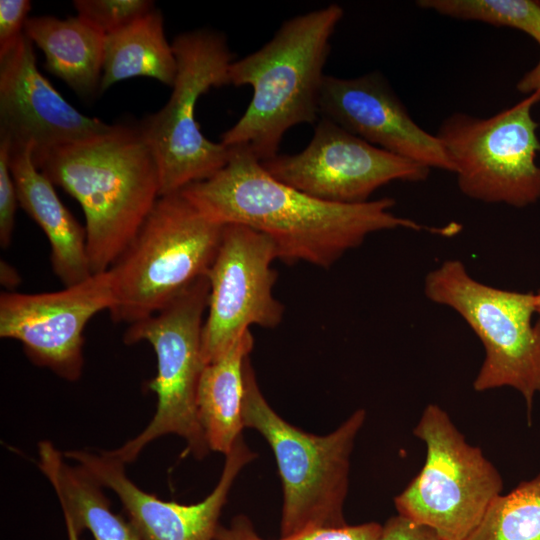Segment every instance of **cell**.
<instances>
[{"mask_svg": "<svg viewBox=\"0 0 540 540\" xmlns=\"http://www.w3.org/2000/svg\"><path fill=\"white\" fill-rule=\"evenodd\" d=\"M231 148L222 169L181 192L212 221L267 235L283 262L330 268L373 233L424 229L394 214L391 198L357 204L320 200L275 179L246 148Z\"/></svg>", "mask_w": 540, "mask_h": 540, "instance_id": "6da1fadb", "label": "cell"}, {"mask_svg": "<svg viewBox=\"0 0 540 540\" xmlns=\"http://www.w3.org/2000/svg\"><path fill=\"white\" fill-rule=\"evenodd\" d=\"M36 166L80 204L93 274L109 270L160 197L157 163L139 125H113Z\"/></svg>", "mask_w": 540, "mask_h": 540, "instance_id": "7a4b0ae2", "label": "cell"}, {"mask_svg": "<svg viewBox=\"0 0 540 540\" xmlns=\"http://www.w3.org/2000/svg\"><path fill=\"white\" fill-rule=\"evenodd\" d=\"M344 15L338 4L295 16L257 51L232 61L227 85H249L252 99L240 119L221 135L227 147H244L259 161L278 154L285 133L316 124L331 38Z\"/></svg>", "mask_w": 540, "mask_h": 540, "instance_id": "3957f363", "label": "cell"}, {"mask_svg": "<svg viewBox=\"0 0 540 540\" xmlns=\"http://www.w3.org/2000/svg\"><path fill=\"white\" fill-rule=\"evenodd\" d=\"M244 427L271 447L283 488L280 537L347 525L344 503L355 438L366 419L357 409L333 432L319 436L291 425L263 396L248 357L244 364Z\"/></svg>", "mask_w": 540, "mask_h": 540, "instance_id": "277c9868", "label": "cell"}, {"mask_svg": "<svg viewBox=\"0 0 540 540\" xmlns=\"http://www.w3.org/2000/svg\"><path fill=\"white\" fill-rule=\"evenodd\" d=\"M224 225L181 192L160 196L135 237L109 268L114 322L129 325L168 305L207 273Z\"/></svg>", "mask_w": 540, "mask_h": 540, "instance_id": "5b68a950", "label": "cell"}, {"mask_svg": "<svg viewBox=\"0 0 540 540\" xmlns=\"http://www.w3.org/2000/svg\"><path fill=\"white\" fill-rule=\"evenodd\" d=\"M425 296L455 311L480 339L485 356L473 381L477 392L511 387L523 396L528 422L540 393V316L536 294L484 284L457 259L446 260L424 280Z\"/></svg>", "mask_w": 540, "mask_h": 540, "instance_id": "8992f818", "label": "cell"}, {"mask_svg": "<svg viewBox=\"0 0 540 540\" xmlns=\"http://www.w3.org/2000/svg\"><path fill=\"white\" fill-rule=\"evenodd\" d=\"M209 281L201 277L156 314L132 323L124 343L148 342L156 355L157 373L148 382L156 394V412L133 439L110 450L125 464L161 436L176 434L186 441V452L202 459L209 447L200 425L196 395L201 372L202 332L209 300Z\"/></svg>", "mask_w": 540, "mask_h": 540, "instance_id": "52a82bcc", "label": "cell"}, {"mask_svg": "<svg viewBox=\"0 0 540 540\" xmlns=\"http://www.w3.org/2000/svg\"><path fill=\"white\" fill-rule=\"evenodd\" d=\"M413 434L425 443L426 459L394 498L398 515L430 528L441 540H466L501 494L502 476L437 404L424 408Z\"/></svg>", "mask_w": 540, "mask_h": 540, "instance_id": "ba28073f", "label": "cell"}, {"mask_svg": "<svg viewBox=\"0 0 540 540\" xmlns=\"http://www.w3.org/2000/svg\"><path fill=\"white\" fill-rule=\"evenodd\" d=\"M172 48L177 74L167 103L139 125L157 163L160 196L205 180L229 161L232 148L215 143L200 131L195 109L200 96L227 85L233 61L227 40L211 29L175 37Z\"/></svg>", "mask_w": 540, "mask_h": 540, "instance_id": "9c48e42d", "label": "cell"}, {"mask_svg": "<svg viewBox=\"0 0 540 540\" xmlns=\"http://www.w3.org/2000/svg\"><path fill=\"white\" fill-rule=\"evenodd\" d=\"M539 101L536 91L490 117L456 112L441 123L436 136L465 196L517 208L540 199L539 124L531 113Z\"/></svg>", "mask_w": 540, "mask_h": 540, "instance_id": "30bf717a", "label": "cell"}, {"mask_svg": "<svg viewBox=\"0 0 540 540\" xmlns=\"http://www.w3.org/2000/svg\"><path fill=\"white\" fill-rule=\"evenodd\" d=\"M278 259L274 242L240 224L224 225L207 273L210 291L202 332L204 366L222 357L252 325L277 327L284 306L273 295Z\"/></svg>", "mask_w": 540, "mask_h": 540, "instance_id": "8fae6325", "label": "cell"}, {"mask_svg": "<svg viewBox=\"0 0 540 540\" xmlns=\"http://www.w3.org/2000/svg\"><path fill=\"white\" fill-rule=\"evenodd\" d=\"M275 179L320 200L357 204L369 201L393 181H425L430 169L394 155L320 117L310 143L296 154L260 161Z\"/></svg>", "mask_w": 540, "mask_h": 540, "instance_id": "7c38bea8", "label": "cell"}, {"mask_svg": "<svg viewBox=\"0 0 540 540\" xmlns=\"http://www.w3.org/2000/svg\"><path fill=\"white\" fill-rule=\"evenodd\" d=\"M114 298L109 272L43 293L5 291L0 295V337L22 344L35 365L76 381L84 366V330Z\"/></svg>", "mask_w": 540, "mask_h": 540, "instance_id": "4fadbf2b", "label": "cell"}, {"mask_svg": "<svg viewBox=\"0 0 540 540\" xmlns=\"http://www.w3.org/2000/svg\"><path fill=\"white\" fill-rule=\"evenodd\" d=\"M112 126L82 114L59 94L39 71L25 33L0 53V139L10 149H30L37 165L54 150Z\"/></svg>", "mask_w": 540, "mask_h": 540, "instance_id": "5bb4252c", "label": "cell"}, {"mask_svg": "<svg viewBox=\"0 0 540 540\" xmlns=\"http://www.w3.org/2000/svg\"><path fill=\"white\" fill-rule=\"evenodd\" d=\"M64 456L118 496L142 540H215L232 485L242 468L255 459L256 453L241 435L225 455L222 474L214 490L194 504L165 501L145 492L127 476L126 464L111 451L71 450Z\"/></svg>", "mask_w": 540, "mask_h": 540, "instance_id": "9a60e30c", "label": "cell"}, {"mask_svg": "<svg viewBox=\"0 0 540 540\" xmlns=\"http://www.w3.org/2000/svg\"><path fill=\"white\" fill-rule=\"evenodd\" d=\"M320 117L399 157L429 169L454 172L436 134L421 128L385 78L372 72L354 78L325 75Z\"/></svg>", "mask_w": 540, "mask_h": 540, "instance_id": "2e32d148", "label": "cell"}, {"mask_svg": "<svg viewBox=\"0 0 540 540\" xmlns=\"http://www.w3.org/2000/svg\"><path fill=\"white\" fill-rule=\"evenodd\" d=\"M10 168L23 210L50 244L52 271L64 287L93 275L83 227L63 205L53 183L35 165L30 149H10Z\"/></svg>", "mask_w": 540, "mask_h": 540, "instance_id": "e0dca14e", "label": "cell"}, {"mask_svg": "<svg viewBox=\"0 0 540 540\" xmlns=\"http://www.w3.org/2000/svg\"><path fill=\"white\" fill-rule=\"evenodd\" d=\"M38 466L53 487L66 526L79 535L88 530L94 540H142L127 519L112 511L103 486L84 468L70 465L53 443L38 444Z\"/></svg>", "mask_w": 540, "mask_h": 540, "instance_id": "ac0fdd59", "label": "cell"}, {"mask_svg": "<svg viewBox=\"0 0 540 540\" xmlns=\"http://www.w3.org/2000/svg\"><path fill=\"white\" fill-rule=\"evenodd\" d=\"M24 33L45 55V68L75 93L99 92L105 35L77 17H30Z\"/></svg>", "mask_w": 540, "mask_h": 540, "instance_id": "d6986e66", "label": "cell"}, {"mask_svg": "<svg viewBox=\"0 0 540 540\" xmlns=\"http://www.w3.org/2000/svg\"><path fill=\"white\" fill-rule=\"evenodd\" d=\"M254 346L246 331L218 360L206 364L197 387L196 406L210 450L226 455L242 435L244 364Z\"/></svg>", "mask_w": 540, "mask_h": 540, "instance_id": "ffe728a7", "label": "cell"}, {"mask_svg": "<svg viewBox=\"0 0 540 540\" xmlns=\"http://www.w3.org/2000/svg\"><path fill=\"white\" fill-rule=\"evenodd\" d=\"M177 59L167 41L162 13L154 9L125 28L105 36L99 92L132 77H151L171 86Z\"/></svg>", "mask_w": 540, "mask_h": 540, "instance_id": "44dd1931", "label": "cell"}, {"mask_svg": "<svg viewBox=\"0 0 540 540\" xmlns=\"http://www.w3.org/2000/svg\"><path fill=\"white\" fill-rule=\"evenodd\" d=\"M466 540H540V474L497 496Z\"/></svg>", "mask_w": 540, "mask_h": 540, "instance_id": "7402d4cb", "label": "cell"}, {"mask_svg": "<svg viewBox=\"0 0 540 540\" xmlns=\"http://www.w3.org/2000/svg\"><path fill=\"white\" fill-rule=\"evenodd\" d=\"M416 4L450 18L523 31L540 46L538 0H419Z\"/></svg>", "mask_w": 540, "mask_h": 540, "instance_id": "603a6c76", "label": "cell"}, {"mask_svg": "<svg viewBox=\"0 0 540 540\" xmlns=\"http://www.w3.org/2000/svg\"><path fill=\"white\" fill-rule=\"evenodd\" d=\"M77 16L105 36L130 25L154 10L150 0H76Z\"/></svg>", "mask_w": 540, "mask_h": 540, "instance_id": "cb8c5ba5", "label": "cell"}, {"mask_svg": "<svg viewBox=\"0 0 540 540\" xmlns=\"http://www.w3.org/2000/svg\"><path fill=\"white\" fill-rule=\"evenodd\" d=\"M17 190L10 168V145L0 139V245L7 248L12 240L15 213L18 204Z\"/></svg>", "mask_w": 540, "mask_h": 540, "instance_id": "d4e9b609", "label": "cell"}, {"mask_svg": "<svg viewBox=\"0 0 540 540\" xmlns=\"http://www.w3.org/2000/svg\"><path fill=\"white\" fill-rule=\"evenodd\" d=\"M382 525L367 522L359 525H345L338 528H320L307 530L294 535L280 537L277 540H379ZM249 540H265L254 530Z\"/></svg>", "mask_w": 540, "mask_h": 540, "instance_id": "484cf974", "label": "cell"}, {"mask_svg": "<svg viewBox=\"0 0 540 540\" xmlns=\"http://www.w3.org/2000/svg\"><path fill=\"white\" fill-rule=\"evenodd\" d=\"M30 9L28 0L0 1V53L10 48L24 33Z\"/></svg>", "mask_w": 540, "mask_h": 540, "instance_id": "4316f807", "label": "cell"}, {"mask_svg": "<svg viewBox=\"0 0 540 540\" xmlns=\"http://www.w3.org/2000/svg\"><path fill=\"white\" fill-rule=\"evenodd\" d=\"M379 540H441L430 528L396 515L382 525Z\"/></svg>", "mask_w": 540, "mask_h": 540, "instance_id": "83f0119b", "label": "cell"}, {"mask_svg": "<svg viewBox=\"0 0 540 540\" xmlns=\"http://www.w3.org/2000/svg\"><path fill=\"white\" fill-rule=\"evenodd\" d=\"M516 88L528 95L540 91V58L537 64L518 81Z\"/></svg>", "mask_w": 540, "mask_h": 540, "instance_id": "f1b7e54d", "label": "cell"}, {"mask_svg": "<svg viewBox=\"0 0 540 540\" xmlns=\"http://www.w3.org/2000/svg\"><path fill=\"white\" fill-rule=\"evenodd\" d=\"M20 275L10 264L1 260L0 262V281L2 286L8 290L15 289L20 284Z\"/></svg>", "mask_w": 540, "mask_h": 540, "instance_id": "f546056e", "label": "cell"}, {"mask_svg": "<svg viewBox=\"0 0 540 540\" xmlns=\"http://www.w3.org/2000/svg\"><path fill=\"white\" fill-rule=\"evenodd\" d=\"M215 540H239L237 534L230 524L229 526H219Z\"/></svg>", "mask_w": 540, "mask_h": 540, "instance_id": "4dcf8cb0", "label": "cell"}, {"mask_svg": "<svg viewBox=\"0 0 540 540\" xmlns=\"http://www.w3.org/2000/svg\"><path fill=\"white\" fill-rule=\"evenodd\" d=\"M535 294H536V302H535L536 313L538 316H540V290Z\"/></svg>", "mask_w": 540, "mask_h": 540, "instance_id": "1f68e13d", "label": "cell"}, {"mask_svg": "<svg viewBox=\"0 0 540 540\" xmlns=\"http://www.w3.org/2000/svg\"><path fill=\"white\" fill-rule=\"evenodd\" d=\"M68 539L69 540H80L79 536L75 533H69L68 534Z\"/></svg>", "mask_w": 540, "mask_h": 540, "instance_id": "d6a6232c", "label": "cell"}, {"mask_svg": "<svg viewBox=\"0 0 540 540\" xmlns=\"http://www.w3.org/2000/svg\"><path fill=\"white\" fill-rule=\"evenodd\" d=\"M540 102V101H539Z\"/></svg>", "mask_w": 540, "mask_h": 540, "instance_id": "836d02e7", "label": "cell"}]
</instances>
